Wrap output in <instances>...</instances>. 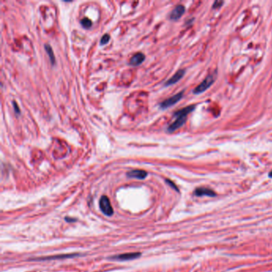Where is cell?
<instances>
[{"instance_id":"obj_1","label":"cell","mask_w":272,"mask_h":272,"mask_svg":"<svg viewBox=\"0 0 272 272\" xmlns=\"http://www.w3.org/2000/svg\"><path fill=\"white\" fill-rule=\"evenodd\" d=\"M195 109V105H189L187 106L180 110H178L177 112H175L174 114L175 117L177 118L174 122H172V124H170L168 127V132L169 133H172L175 132V130H177L178 129L184 125V124L185 123L187 116L192 112Z\"/></svg>"},{"instance_id":"obj_2","label":"cell","mask_w":272,"mask_h":272,"mask_svg":"<svg viewBox=\"0 0 272 272\" xmlns=\"http://www.w3.org/2000/svg\"><path fill=\"white\" fill-rule=\"evenodd\" d=\"M216 73H213L207 76L196 88H195V89L193 91L194 93L200 94V93L204 92L205 90H207L214 83L215 80H216Z\"/></svg>"},{"instance_id":"obj_3","label":"cell","mask_w":272,"mask_h":272,"mask_svg":"<svg viewBox=\"0 0 272 272\" xmlns=\"http://www.w3.org/2000/svg\"><path fill=\"white\" fill-rule=\"evenodd\" d=\"M99 206L101 212L108 216H111L114 214V209L111 205L109 199L106 196H102L99 200Z\"/></svg>"},{"instance_id":"obj_4","label":"cell","mask_w":272,"mask_h":272,"mask_svg":"<svg viewBox=\"0 0 272 272\" xmlns=\"http://www.w3.org/2000/svg\"><path fill=\"white\" fill-rule=\"evenodd\" d=\"M183 94H184V92H180L179 93H177L175 95L172 96V97H171V98L165 100L163 102H161L160 106H161V109H167L170 106H172L175 103H177L183 98Z\"/></svg>"},{"instance_id":"obj_5","label":"cell","mask_w":272,"mask_h":272,"mask_svg":"<svg viewBox=\"0 0 272 272\" xmlns=\"http://www.w3.org/2000/svg\"><path fill=\"white\" fill-rule=\"evenodd\" d=\"M141 255V253L140 252H134V253H125L121 254L118 255H114V256L110 257L111 259L118 260V261H128V260H133L139 258Z\"/></svg>"},{"instance_id":"obj_6","label":"cell","mask_w":272,"mask_h":272,"mask_svg":"<svg viewBox=\"0 0 272 272\" xmlns=\"http://www.w3.org/2000/svg\"><path fill=\"white\" fill-rule=\"evenodd\" d=\"M194 194L196 196H210V197H214L216 196V193L214 191H212L210 188H197L194 191Z\"/></svg>"},{"instance_id":"obj_7","label":"cell","mask_w":272,"mask_h":272,"mask_svg":"<svg viewBox=\"0 0 272 272\" xmlns=\"http://www.w3.org/2000/svg\"><path fill=\"white\" fill-rule=\"evenodd\" d=\"M127 175L131 178H136L139 180H144L146 178L148 175V172H145V170H140V169H136V170H132L129 172H127Z\"/></svg>"},{"instance_id":"obj_8","label":"cell","mask_w":272,"mask_h":272,"mask_svg":"<svg viewBox=\"0 0 272 272\" xmlns=\"http://www.w3.org/2000/svg\"><path fill=\"white\" fill-rule=\"evenodd\" d=\"M185 11V7L183 5H179L177 7H175L173 9V10L172 11L171 14H170V19L172 20H177L179 19L181 16L184 14Z\"/></svg>"},{"instance_id":"obj_9","label":"cell","mask_w":272,"mask_h":272,"mask_svg":"<svg viewBox=\"0 0 272 272\" xmlns=\"http://www.w3.org/2000/svg\"><path fill=\"white\" fill-rule=\"evenodd\" d=\"M184 70H178L177 73H175L169 80H168V81L165 82V86H171V85H173L175 83H177V82H179L180 80L183 77V76L184 75Z\"/></svg>"},{"instance_id":"obj_10","label":"cell","mask_w":272,"mask_h":272,"mask_svg":"<svg viewBox=\"0 0 272 272\" xmlns=\"http://www.w3.org/2000/svg\"><path fill=\"white\" fill-rule=\"evenodd\" d=\"M78 254H60V255H54V256H47V257H43V258H38L34 260L37 261H45V260H54V259H66V258H72L74 256H77Z\"/></svg>"},{"instance_id":"obj_11","label":"cell","mask_w":272,"mask_h":272,"mask_svg":"<svg viewBox=\"0 0 272 272\" xmlns=\"http://www.w3.org/2000/svg\"><path fill=\"white\" fill-rule=\"evenodd\" d=\"M145 54H142V53H137L136 54H134L131 58L129 63H130L131 66H139L144 61H145Z\"/></svg>"},{"instance_id":"obj_12","label":"cell","mask_w":272,"mask_h":272,"mask_svg":"<svg viewBox=\"0 0 272 272\" xmlns=\"http://www.w3.org/2000/svg\"><path fill=\"white\" fill-rule=\"evenodd\" d=\"M45 50H46L47 54L49 55V58H50V60L51 61V64H52V65H54V64H55V57H54V51H53L52 47L50 45L46 44V45H45Z\"/></svg>"},{"instance_id":"obj_13","label":"cell","mask_w":272,"mask_h":272,"mask_svg":"<svg viewBox=\"0 0 272 272\" xmlns=\"http://www.w3.org/2000/svg\"><path fill=\"white\" fill-rule=\"evenodd\" d=\"M81 24H82V27H84L85 29H89L92 26L93 22L88 18H84L81 20Z\"/></svg>"},{"instance_id":"obj_14","label":"cell","mask_w":272,"mask_h":272,"mask_svg":"<svg viewBox=\"0 0 272 272\" xmlns=\"http://www.w3.org/2000/svg\"><path fill=\"white\" fill-rule=\"evenodd\" d=\"M109 38H110V36L107 34H105V35L102 36L101 39V42H100V44L101 45H105L106 43L109 42Z\"/></svg>"},{"instance_id":"obj_15","label":"cell","mask_w":272,"mask_h":272,"mask_svg":"<svg viewBox=\"0 0 272 272\" xmlns=\"http://www.w3.org/2000/svg\"><path fill=\"white\" fill-rule=\"evenodd\" d=\"M166 181V183L168 184V185H170L173 189H175V190H177V191H179V190H178V188H177V185H175L172 181H171V180H165Z\"/></svg>"},{"instance_id":"obj_16","label":"cell","mask_w":272,"mask_h":272,"mask_svg":"<svg viewBox=\"0 0 272 272\" xmlns=\"http://www.w3.org/2000/svg\"><path fill=\"white\" fill-rule=\"evenodd\" d=\"M13 105H14V109L16 114H20V109H19V106L15 101H13Z\"/></svg>"},{"instance_id":"obj_17","label":"cell","mask_w":272,"mask_h":272,"mask_svg":"<svg viewBox=\"0 0 272 272\" xmlns=\"http://www.w3.org/2000/svg\"><path fill=\"white\" fill-rule=\"evenodd\" d=\"M223 2H219V1H216V2H215V3L213 4V7L214 8H217V7H219L222 4H223Z\"/></svg>"},{"instance_id":"obj_18","label":"cell","mask_w":272,"mask_h":272,"mask_svg":"<svg viewBox=\"0 0 272 272\" xmlns=\"http://www.w3.org/2000/svg\"><path fill=\"white\" fill-rule=\"evenodd\" d=\"M66 220L67 222H75L76 221L75 219H72V218H69V217H66Z\"/></svg>"},{"instance_id":"obj_19","label":"cell","mask_w":272,"mask_h":272,"mask_svg":"<svg viewBox=\"0 0 272 272\" xmlns=\"http://www.w3.org/2000/svg\"><path fill=\"white\" fill-rule=\"evenodd\" d=\"M269 177L272 178V171H270V172H269Z\"/></svg>"}]
</instances>
